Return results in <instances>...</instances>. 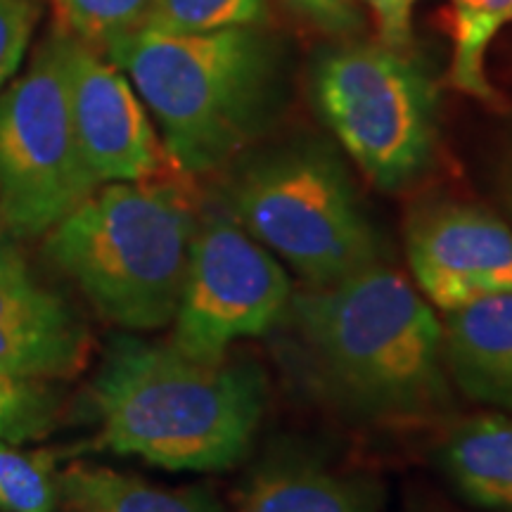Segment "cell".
Listing matches in <instances>:
<instances>
[{"instance_id": "obj_8", "label": "cell", "mask_w": 512, "mask_h": 512, "mask_svg": "<svg viewBox=\"0 0 512 512\" xmlns=\"http://www.w3.org/2000/svg\"><path fill=\"white\" fill-rule=\"evenodd\" d=\"M292 294L287 268L219 204L200 214L171 347L219 363L238 342L278 330Z\"/></svg>"}, {"instance_id": "obj_17", "label": "cell", "mask_w": 512, "mask_h": 512, "mask_svg": "<svg viewBox=\"0 0 512 512\" xmlns=\"http://www.w3.org/2000/svg\"><path fill=\"white\" fill-rule=\"evenodd\" d=\"M271 0H155L143 27L169 34L261 27Z\"/></svg>"}, {"instance_id": "obj_2", "label": "cell", "mask_w": 512, "mask_h": 512, "mask_svg": "<svg viewBox=\"0 0 512 512\" xmlns=\"http://www.w3.org/2000/svg\"><path fill=\"white\" fill-rule=\"evenodd\" d=\"M188 176L223 171L261 143L285 110L290 57L261 27L169 34L140 27L105 46Z\"/></svg>"}, {"instance_id": "obj_1", "label": "cell", "mask_w": 512, "mask_h": 512, "mask_svg": "<svg viewBox=\"0 0 512 512\" xmlns=\"http://www.w3.org/2000/svg\"><path fill=\"white\" fill-rule=\"evenodd\" d=\"M278 328L313 392L344 418L403 427L451 411L444 323L392 264L294 292Z\"/></svg>"}, {"instance_id": "obj_6", "label": "cell", "mask_w": 512, "mask_h": 512, "mask_svg": "<svg viewBox=\"0 0 512 512\" xmlns=\"http://www.w3.org/2000/svg\"><path fill=\"white\" fill-rule=\"evenodd\" d=\"M309 95L335 145L377 190L394 195L430 174L439 150V88L411 50L380 41L320 48Z\"/></svg>"}, {"instance_id": "obj_20", "label": "cell", "mask_w": 512, "mask_h": 512, "mask_svg": "<svg viewBox=\"0 0 512 512\" xmlns=\"http://www.w3.org/2000/svg\"><path fill=\"white\" fill-rule=\"evenodd\" d=\"M64 27L91 46H107L143 27L155 0H53Z\"/></svg>"}, {"instance_id": "obj_18", "label": "cell", "mask_w": 512, "mask_h": 512, "mask_svg": "<svg viewBox=\"0 0 512 512\" xmlns=\"http://www.w3.org/2000/svg\"><path fill=\"white\" fill-rule=\"evenodd\" d=\"M60 503L53 453H24L0 441V510L53 512Z\"/></svg>"}, {"instance_id": "obj_21", "label": "cell", "mask_w": 512, "mask_h": 512, "mask_svg": "<svg viewBox=\"0 0 512 512\" xmlns=\"http://www.w3.org/2000/svg\"><path fill=\"white\" fill-rule=\"evenodd\" d=\"M41 17V0H0V88L17 74Z\"/></svg>"}, {"instance_id": "obj_5", "label": "cell", "mask_w": 512, "mask_h": 512, "mask_svg": "<svg viewBox=\"0 0 512 512\" xmlns=\"http://www.w3.org/2000/svg\"><path fill=\"white\" fill-rule=\"evenodd\" d=\"M200 211L176 181L105 183L46 238V254L107 323L171 325Z\"/></svg>"}, {"instance_id": "obj_13", "label": "cell", "mask_w": 512, "mask_h": 512, "mask_svg": "<svg viewBox=\"0 0 512 512\" xmlns=\"http://www.w3.org/2000/svg\"><path fill=\"white\" fill-rule=\"evenodd\" d=\"M444 356L460 394L512 415V292L444 313Z\"/></svg>"}, {"instance_id": "obj_10", "label": "cell", "mask_w": 512, "mask_h": 512, "mask_svg": "<svg viewBox=\"0 0 512 512\" xmlns=\"http://www.w3.org/2000/svg\"><path fill=\"white\" fill-rule=\"evenodd\" d=\"M67 86L76 136L95 181L159 176L166 152L128 76L67 31Z\"/></svg>"}, {"instance_id": "obj_7", "label": "cell", "mask_w": 512, "mask_h": 512, "mask_svg": "<svg viewBox=\"0 0 512 512\" xmlns=\"http://www.w3.org/2000/svg\"><path fill=\"white\" fill-rule=\"evenodd\" d=\"M98 188L69 105L67 31L55 29L0 95V230L48 235Z\"/></svg>"}, {"instance_id": "obj_23", "label": "cell", "mask_w": 512, "mask_h": 512, "mask_svg": "<svg viewBox=\"0 0 512 512\" xmlns=\"http://www.w3.org/2000/svg\"><path fill=\"white\" fill-rule=\"evenodd\" d=\"M373 17L380 43L396 50L413 46V15L420 0H363Z\"/></svg>"}, {"instance_id": "obj_9", "label": "cell", "mask_w": 512, "mask_h": 512, "mask_svg": "<svg viewBox=\"0 0 512 512\" xmlns=\"http://www.w3.org/2000/svg\"><path fill=\"white\" fill-rule=\"evenodd\" d=\"M413 285L441 313L512 292V228L484 204L430 197L403 226Z\"/></svg>"}, {"instance_id": "obj_15", "label": "cell", "mask_w": 512, "mask_h": 512, "mask_svg": "<svg viewBox=\"0 0 512 512\" xmlns=\"http://www.w3.org/2000/svg\"><path fill=\"white\" fill-rule=\"evenodd\" d=\"M57 489L69 512H228L200 486L164 489L110 467H67L57 475Z\"/></svg>"}, {"instance_id": "obj_19", "label": "cell", "mask_w": 512, "mask_h": 512, "mask_svg": "<svg viewBox=\"0 0 512 512\" xmlns=\"http://www.w3.org/2000/svg\"><path fill=\"white\" fill-rule=\"evenodd\" d=\"M60 399L48 382L0 373V441L24 444L48 437L57 425Z\"/></svg>"}, {"instance_id": "obj_12", "label": "cell", "mask_w": 512, "mask_h": 512, "mask_svg": "<svg viewBox=\"0 0 512 512\" xmlns=\"http://www.w3.org/2000/svg\"><path fill=\"white\" fill-rule=\"evenodd\" d=\"M384 503L375 475L294 437L268 444L235 491V512H384Z\"/></svg>"}, {"instance_id": "obj_4", "label": "cell", "mask_w": 512, "mask_h": 512, "mask_svg": "<svg viewBox=\"0 0 512 512\" xmlns=\"http://www.w3.org/2000/svg\"><path fill=\"white\" fill-rule=\"evenodd\" d=\"M219 204L306 287L392 264V245L344 152L299 133L256 143L226 166Z\"/></svg>"}, {"instance_id": "obj_11", "label": "cell", "mask_w": 512, "mask_h": 512, "mask_svg": "<svg viewBox=\"0 0 512 512\" xmlns=\"http://www.w3.org/2000/svg\"><path fill=\"white\" fill-rule=\"evenodd\" d=\"M91 337L60 294L36 278L15 245L0 240V373L53 382L79 375Z\"/></svg>"}, {"instance_id": "obj_3", "label": "cell", "mask_w": 512, "mask_h": 512, "mask_svg": "<svg viewBox=\"0 0 512 512\" xmlns=\"http://www.w3.org/2000/svg\"><path fill=\"white\" fill-rule=\"evenodd\" d=\"M268 406L254 358L202 363L169 344L119 335L91 382L88 448L174 472H221L252 451Z\"/></svg>"}, {"instance_id": "obj_24", "label": "cell", "mask_w": 512, "mask_h": 512, "mask_svg": "<svg viewBox=\"0 0 512 512\" xmlns=\"http://www.w3.org/2000/svg\"><path fill=\"white\" fill-rule=\"evenodd\" d=\"M491 185H494L501 216L512 228V140H508L496 155L494 171H491Z\"/></svg>"}, {"instance_id": "obj_22", "label": "cell", "mask_w": 512, "mask_h": 512, "mask_svg": "<svg viewBox=\"0 0 512 512\" xmlns=\"http://www.w3.org/2000/svg\"><path fill=\"white\" fill-rule=\"evenodd\" d=\"M299 17L330 36L349 38L361 29L356 0H287Z\"/></svg>"}, {"instance_id": "obj_16", "label": "cell", "mask_w": 512, "mask_h": 512, "mask_svg": "<svg viewBox=\"0 0 512 512\" xmlns=\"http://www.w3.org/2000/svg\"><path fill=\"white\" fill-rule=\"evenodd\" d=\"M508 24H512V0H448L451 64L446 83L456 93L498 112L505 110V98L486 74V55Z\"/></svg>"}, {"instance_id": "obj_14", "label": "cell", "mask_w": 512, "mask_h": 512, "mask_svg": "<svg viewBox=\"0 0 512 512\" xmlns=\"http://www.w3.org/2000/svg\"><path fill=\"white\" fill-rule=\"evenodd\" d=\"M441 470L467 503L512 512V415L482 413L448 432Z\"/></svg>"}]
</instances>
